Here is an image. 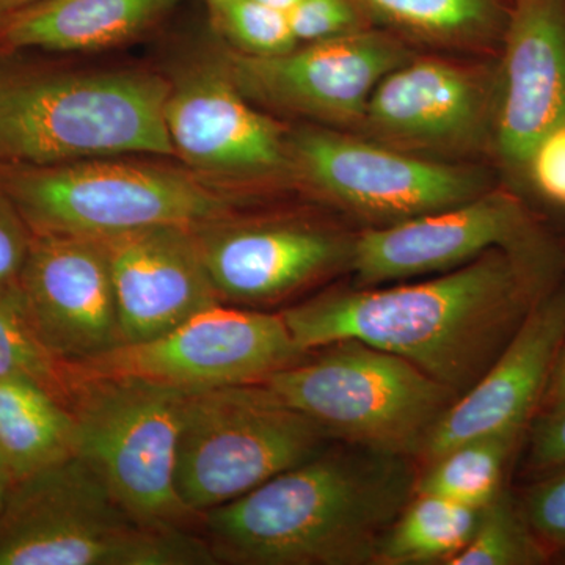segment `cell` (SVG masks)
I'll list each match as a JSON object with an SVG mask.
<instances>
[{
  "label": "cell",
  "instance_id": "6da1fadb",
  "mask_svg": "<svg viewBox=\"0 0 565 565\" xmlns=\"http://www.w3.org/2000/svg\"><path fill=\"white\" fill-rule=\"evenodd\" d=\"M556 269L557 255L546 239L497 247L434 280L327 294L281 316L305 353L360 341L403 356L459 397L552 291Z\"/></svg>",
  "mask_w": 565,
  "mask_h": 565
},
{
  "label": "cell",
  "instance_id": "7a4b0ae2",
  "mask_svg": "<svg viewBox=\"0 0 565 565\" xmlns=\"http://www.w3.org/2000/svg\"><path fill=\"white\" fill-rule=\"evenodd\" d=\"M337 444L200 515L215 563L374 564L416 478L408 457Z\"/></svg>",
  "mask_w": 565,
  "mask_h": 565
},
{
  "label": "cell",
  "instance_id": "3957f363",
  "mask_svg": "<svg viewBox=\"0 0 565 565\" xmlns=\"http://www.w3.org/2000/svg\"><path fill=\"white\" fill-rule=\"evenodd\" d=\"M169 92L150 71H63L0 52V163L174 156Z\"/></svg>",
  "mask_w": 565,
  "mask_h": 565
},
{
  "label": "cell",
  "instance_id": "277c9868",
  "mask_svg": "<svg viewBox=\"0 0 565 565\" xmlns=\"http://www.w3.org/2000/svg\"><path fill=\"white\" fill-rule=\"evenodd\" d=\"M211 564L202 534L141 525L77 456L10 481L0 508V565Z\"/></svg>",
  "mask_w": 565,
  "mask_h": 565
},
{
  "label": "cell",
  "instance_id": "5b68a950",
  "mask_svg": "<svg viewBox=\"0 0 565 565\" xmlns=\"http://www.w3.org/2000/svg\"><path fill=\"white\" fill-rule=\"evenodd\" d=\"M0 188L33 234L95 239L145 226L204 225L232 217L237 204L191 170L110 158L0 163Z\"/></svg>",
  "mask_w": 565,
  "mask_h": 565
},
{
  "label": "cell",
  "instance_id": "8992f818",
  "mask_svg": "<svg viewBox=\"0 0 565 565\" xmlns=\"http://www.w3.org/2000/svg\"><path fill=\"white\" fill-rule=\"evenodd\" d=\"M308 352L263 384L334 441L419 457L457 394L414 363L360 341Z\"/></svg>",
  "mask_w": 565,
  "mask_h": 565
},
{
  "label": "cell",
  "instance_id": "52a82bcc",
  "mask_svg": "<svg viewBox=\"0 0 565 565\" xmlns=\"http://www.w3.org/2000/svg\"><path fill=\"white\" fill-rule=\"evenodd\" d=\"M71 373L76 456L141 525L200 527V516L182 504L177 490L188 392L141 379L81 374L73 367Z\"/></svg>",
  "mask_w": 565,
  "mask_h": 565
},
{
  "label": "cell",
  "instance_id": "ba28073f",
  "mask_svg": "<svg viewBox=\"0 0 565 565\" xmlns=\"http://www.w3.org/2000/svg\"><path fill=\"white\" fill-rule=\"evenodd\" d=\"M333 438L266 384L185 394L177 490L195 515L313 459Z\"/></svg>",
  "mask_w": 565,
  "mask_h": 565
},
{
  "label": "cell",
  "instance_id": "9c48e42d",
  "mask_svg": "<svg viewBox=\"0 0 565 565\" xmlns=\"http://www.w3.org/2000/svg\"><path fill=\"white\" fill-rule=\"evenodd\" d=\"M307 353L281 313L214 305L169 332L70 364L81 374L118 375L182 392L262 384Z\"/></svg>",
  "mask_w": 565,
  "mask_h": 565
},
{
  "label": "cell",
  "instance_id": "30bf717a",
  "mask_svg": "<svg viewBox=\"0 0 565 565\" xmlns=\"http://www.w3.org/2000/svg\"><path fill=\"white\" fill-rule=\"evenodd\" d=\"M294 169L353 211L396 223L482 195L484 174L415 158L326 129L289 139Z\"/></svg>",
  "mask_w": 565,
  "mask_h": 565
},
{
  "label": "cell",
  "instance_id": "8fae6325",
  "mask_svg": "<svg viewBox=\"0 0 565 565\" xmlns=\"http://www.w3.org/2000/svg\"><path fill=\"white\" fill-rule=\"evenodd\" d=\"M408 61L403 44L356 31L278 55L232 52L221 58L248 102L329 122L362 121L371 93Z\"/></svg>",
  "mask_w": 565,
  "mask_h": 565
},
{
  "label": "cell",
  "instance_id": "7c38bea8",
  "mask_svg": "<svg viewBox=\"0 0 565 565\" xmlns=\"http://www.w3.org/2000/svg\"><path fill=\"white\" fill-rule=\"evenodd\" d=\"M166 125L174 156L226 191L294 170L289 139L253 109L221 61L199 63L170 81Z\"/></svg>",
  "mask_w": 565,
  "mask_h": 565
},
{
  "label": "cell",
  "instance_id": "4fadbf2b",
  "mask_svg": "<svg viewBox=\"0 0 565 565\" xmlns=\"http://www.w3.org/2000/svg\"><path fill=\"white\" fill-rule=\"evenodd\" d=\"M21 294L22 318L62 362H87L122 344L102 241L33 234Z\"/></svg>",
  "mask_w": 565,
  "mask_h": 565
},
{
  "label": "cell",
  "instance_id": "5bb4252c",
  "mask_svg": "<svg viewBox=\"0 0 565 565\" xmlns=\"http://www.w3.org/2000/svg\"><path fill=\"white\" fill-rule=\"evenodd\" d=\"M544 239L519 196L484 192L470 202L363 233L351 245L349 262L362 285H381L456 269L492 248Z\"/></svg>",
  "mask_w": 565,
  "mask_h": 565
},
{
  "label": "cell",
  "instance_id": "9a60e30c",
  "mask_svg": "<svg viewBox=\"0 0 565 565\" xmlns=\"http://www.w3.org/2000/svg\"><path fill=\"white\" fill-rule=\"evenodd\" d=\"M99 241L109 262L122 344L151 340L223 303L193 226H145Z\"/></svg>",
  "mask_w": 565,
  "mask_h": 565
},
{
  "label": "cell",
  "instance_id": "2e32d148",
  "mask_svg": "<svg viewBox=\"0 0 565 565\" xmlns=\"http://www.w3.org/2000/svg\"><path fill=\"white\" fill-rule=\"evenodd\" d=\"M564 344L565 291L552 289L486 374L441 416L419 455L424 462L473 438L525 433Z\"/></svg>",
  "mask_w": 565,
  "mask_h": 565
},
{
  "label": "cell",
  "instance_id": "e0dca14e",
  "mask_svg": "<svg viewBox=\"0 0 565 565\" xmlns=\"http://www.w3.org/2000/svg\"><path fill=\"white\" fill-rule=\"evenodd\" d=\"M193 232L223 303L278 302L351 255V245L307 223L237 222L232 215Z\"/></svg>",
  "mask_w": 565,
  "mask_h": 565
},
{
  "label": "cell",
  "instance_id": "ac0fdd59",
  "mask_svg": "<svg viewBox=\"0 0 565 565\" xmlns=\"http://www.w3.org/2000/svg\"><path fill=\"white\" fill-rule=\"evenodd\" d=\"M501 51L493 147L520 177L535 145L565 120V0H516Z\"/></svg>",
  "mask_w": 565,
  "mask_h": 565
},
{
  "label": "cell",
  "instance_id": "d6986e66",
  "mask_svg": "<svg viewBox=\"0 0 565 565\" xmlns=\"http://www.w3.org/2000/svg\"><path fill=\"white\" fill-rule=\"evenodd\" d=\"M498 81L479 84L470 71L435 58L407 61L379 82L362 122L408 147L468 150L493 141Z\"/></svg>",
  "mask_w": 565,
  "mask_h": 565
},
{
  "label": "cell",
  "instance_id": "ffe728a7",
  "mask_svg": "<svg viewBox=\"0 0 565 565\" xmlns=\"http://www.w3.org/2000/svg\"><path fill=\"white\" fill-rule=\"evenodd\" d=\"M181 0H35L0 14V52L121 46L162 24Z\"/></svg>",
  "mask_w": 565,
  "mask_h": 565
},
{
  "label": "cell",
  "instance_id": "44dd1931",
  "mask_svg": "<svg viewBox=\"0 0 565 565\" xmlns=\"http://www.w3.org/2000/svg\"><path fill=\"white\" fill-rule=\"evenodd\" d=\"M394 31L451 50H500L516 0H352Z\"/></svg>",
  "mask_w": 565,
  "mask_h": 565
},
{
  "label": "cell",
  "instance_id": "7402d4cb",
  "mask_svg": "<svg viewBox=\"0 0 565 565\" xmlns=\"http://www.w3.org/2000/svg\"><path fill=\"white\" fill-rule=\"evenodd\" d=\"M0 456L11 481L76 457V426L40 386L0 379Z\"/></svg>",
  "mask_w": 565,
  "mask_h": 565
},
{
  "label": "cell",
  "instance_id": "603a6c76",
  "mask_svg": "<svg viewBox=\"0 0 565 565\" xmlns=\"http://www.w3.org/2000/svg\"><path fill=\"white\" fill-rule=\"evenodd\" d=\"M481 509L435 494L415 493L386 530L374 564H445L473 537Z\"/></svg>",
  "mask_w": 565,
  "mask_h": 565
},
{
  "label": "cell",
  "instance_id": "cb8c5ba5",
  "mask_svg": "<svg viewBox=\"0 0 565 565\" xmlns=\"http://www.w3.org/2000/svg\"><path fill=\"white\" fill-rule=\"evenodd\" d=\"M525 433L473 438L426 463L416 478L415 493L435 494L481 509L503 490L505 465Z\"/></svg>",
  "mask_w": 565,
  "mask_h": 565
},
{
  "label": "cell",
  "instance_id": "d4e9b609",
  "mask_svg": "<svg viewBox=\"0 0 565 565\" xmlns=\"http://www.w3.org/2000/svg\"><path fill=\"white\" fill-rule=\"evenodd\" d=\"M548 550L535 537L522 509L501 490L481 508L473 537L448 565H533L545 563Z\"/></svg>",
  "mask_w": 565,
  "mask_h": 565
},
{
  "label": "cell",
  "instance_id": "484cf974",
  "mask_svg": "<svg viewBox=\"0 0 565 565\" xmlns=\"http://www.w3.org/2000/svg\"><path fill=\"white\" fill-rule=\"evenodd\" d=\"M212 31L248 55H278L299 46L288 14L256 0H203Z\"/></svg>",
  "mask_w": 565,
  "mask_h": 565
},
{
  "label": "cell",
  "instance_id": "4316f807",
  "mask_svg": "<svg viewBox=\"0 0 565 565\" xmlns=\"http://www.w3.org/2000/svg\"><path fill=\"white\" fill-rule=\"evenodd\" d=\"M0 379H17L40 386L65 407L70 405V363L52 355L32 332L24 318L0 305Z\"/></svg>",
  "mask_w": 565,
  "mask_h": 565
},
{
  "label": "cell",
  "instance_id": "83f0119b",
  "mask_svg": "<svg viewBox=\"0 0 565 565\" xmlns=\"http://www.w3.org/2000/svg\"><path fill=\"white\" fill-rule=\"evenodd\" d=\"M32 237V230L0 188V305L21 316V280Z\"/></svg>",
  "mask_w": 565,
  "mask_h": 565
},
{
  "label": "cell",
  "instance_id": "f1b7e54d",
  "mask_svg": "<svg viewBox=\"0 0 565 565\" xmlns=\"http://www.w3.org/2000/svg\"><path fill=\"white\" fill-rule=\"evenodd\" d=\"M297 43H316L362 31V11L352 0H300L288 13Z\"/></svg>",
  "mask_w": 565,
  "mask_h": 565
},
{
  "label": "cell",
  "instance_id": "f546056e",
  "mask_svg": "<svg viewBox=\"0 0 565 565\" xmlns=\"http://www.w3.org/2000/svg\"><path fill=\"white\" fill-rule=\"evenodd\" d=\"M527 525L546 550L565 548V467L530 489L522 505Z\"/></svg>",
  "mask_w": 565,
  "mask_h": 565
},
{
  "label": "cell",
  "instance_id": "4dcf8cb0",
  "mask_svg": "<svg viewBox=\"0 0 565 565\" xmlns=\"http://www.w3.org/2000/svg\"><path fill=\"white\" fill-rule=\"evenodd\" d=\"M519 178L546 202L565 210V120L535 145Z\"/></svg>",
  "mask_w": 565,
  "mask_h": 565
},
{
  "label": "cell",
  "instance_id": "1f68e13d",
  "mask_svg": "<svg viewBox=\"0 0 565 565\" xmlns=\"http://www.w3.org/2000/svg\"><path fill=\"white\" fill-rule=\"evenodd\" d=\"M530 465L542 475L565 467V411L542 415L531 438Z\"/></svg>",
  "mask_w": 565,
  "mask_h": 565
},
{
  "label": "cell",
  "instance_id": "d6a6232c",
  "mask_svg": "<svg viewBox=\"0 0 565 565\" xmlns=\"http://www.w3.org/2000/svg\"><path fill=\"white\" fill-rule=\"evenodd\" d=\"M539 408H544V415L565 411V344L557 356Z\"/></svg>",
  "mask_w": 565,
  "mask_h": 565
},
{
  "label": "cell",
  "instance_id": "836d02e7",
  "mask_svg": "<svg viewBox=\"0 0 565 565\" xmlns=\"http://www.w3.org/2000/svg\"><path fill=\"white\" fill-rule=\"evenodd\" d=\"M256 2L263 3V6L269 7V9L281 11V13L288 14L289 11L300 2V0H256Z\"/></svg>",
  "mask_w": 565,
  "mask_h": 565
},
{
  "label": "cell",
  "instance_id": "e575fe53",
  "mask_svg": "<svg viewBox=\"0 0 565 565\" xmlns=\"http://www.w3.org/2000/svg\"><path fill=\"white\" fill-rule=\"evenodd\" d=\"M32 2H35V0H0V14L21 9V7Z\"/></svg>",
  "mask_w": 565,
  "mask_h": 565
},
{
  "label": "cell",
  "instance_id": "d590c367",
  "mask_svg": "<svg viewBox=\"0 0 565 565\" xmlns=\"http://www.w3.org/2000/svg\"><path fill=\"white\" fill-rule=\"evenodd\" d=\"M11 479L0 478V508H2L3 500H6L7 490H9Z\"/></svg>",
  "mask_w": 565,
  "mask_h": 565
},
{
  "label": "cell",
  "instance_id": "8d00e7d4",
  "mask_svg": "<svg viewBox=\"0 0 565 565\" xmlns=\"http://www.w3.org/2000/svg\"><path fill=\"white\" fill-rule=\"evenodd\" d=\"M0 478H9V471H7L6 463H3L2 456H0Z\"/></svg>",
  "mask_w": 565,
  "mask_h": 565
}]
</instances>
